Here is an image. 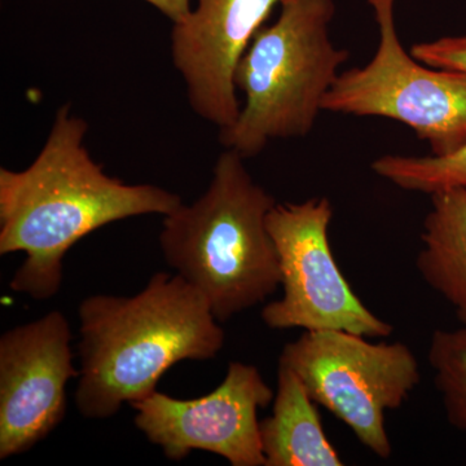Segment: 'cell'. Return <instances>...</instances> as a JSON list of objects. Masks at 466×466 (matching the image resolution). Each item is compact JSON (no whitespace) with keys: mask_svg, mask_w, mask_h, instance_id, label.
<instances>
[{"mask_svg":"<svg viewBox=\"0 0 466 466\" xmlns=\"http://www.w3.org/2000/svg\"><path fill=\"white\" fill-rule=\"evenodd\" d=\"M87 131L66 104L29 167H0V254L25 253L9 288L34 299L56 296L64 257L85 236L127 218L168 216L183 204L161 187L104 173L86 149Z\"/></svg>","mask_w":466,"mask_h":466,"instance_id":"1","label":"cell"},{"mask_svg":"<svg viewBox=\"0 0 466 466\" xmlns=\"http://www.w3.org/2000/svg\"><path fill=\"white\" fill-rule=\"evenodd\" d=\"M81 370L75 394L85 419L106 420L153 394L183 360H208L226 333L208 299L179 275L157 272L131 297L95 294L78 308Z\"/></svg>","mask_w":466,"mask_h":466,"instance_id":"2","label":"cell"},{"mask_svg":"<svg viewBox=\"0 0 466 466\" xmlns=\"http://www.w3.org/2000/svg\"><path fill=\"white\" fill-rule=\"evenodd\" d=\"M278 204L232 149L218 157L207 191L164 217L162 256L208 299L219 323L265 302L280 287L267 217Z\"/></svg>","mask_w":466,"mask_h":466,"instance_id":"3","label":"cell"},{"mask_svg":"<svg viewBox=\"0 0 466 466\" xmlns=\"http://www.w3.org/2000/svg\"><path fill=\"white\" fill-rule=\"evenodd\" d=\"M333 0H291L278 20L262 26L235 70L245 104L219 142L242 158L256 157L274 140L308 137L350 52L334 46Z\"/></svg>","mask_w":466,"mask_h":466,"instance_id":"4","label":"cell"},{"mask_svg":"<svg viewBox=\"0 0 466 466\" xmlns=\"http://www.w3.org/2000/svg\"><path fill=\"white\" fill-rule=\"evenodd\" d=\"M366 339L346 330H305L284 346L279 366L297 375L309 398L348 425L363 446L389 459L386 410L406 403L421 373L406 343Z\"/></svg>","mask_w":466,"mask_h":466,"instance_id":"5","label":"cell"},{"mask_svg":"<svg viewBox=\"0 0 466 466\" xmlns=\"http://www.w3.org/2000/svg\"><path fill=\"white\" fill-rule=\"evenodd\" d=\"M375 11L379 46L364 66L339 73L324 112L382 116L401 122L447 156L466 144V75L420 63L401 45L395 0H368Z\"/></svg>","mask_w":466,"mask_h":466,"instance_id":"6","label":"cell"},{"mask_svg":"<svg viewBox=\"0 0 466 466\" xmlns=\"http://www.w3.org/2000/svg\"><path fill=\"white\" fill-rule=\"evenodd\" d=\"M332 218L327 198L278 202L269 211L267 227L278 250L283 297L262 309L263 323L271 329L389 337L392 325L359 299L334 259L328 235Z\"/></svg>","mask_w":466,"mask_h":466,"instance_id":"7","label":"cell"},{"mask_svg":"<svg viewBox=\"0 0 466 466\" xmlns=\"http://www.w3.org/2000/svg\"><path fill=\"white\" fill-rule=\"evenodd\" d=\"M274 397L258 368L232 361L223 382L205 397L183 400L156 390L131 406L137 428L173 461L205 451L232 466H266L258 410Z\"/></svg>","mask_w":466,"mask_h":466,"instance_id":"8","label":"cell"},{"mask_svg":"<svg viewBox=\"0 0 466 466\" xmlns=\"http://www.w3.org/2000/svg\"><path fill=\"white\" fill-rule=\"evenodd\" d=\"M72 337L60 311L0 337V460L32 450L66 417V385L79 376Z\"/></svg>","mask_w":466,"mask_h":466,"instance_id":"9","label":"cell"},{"mask_svg":"<svg viewBox=\"0 0 466 466\" xmlns=\"http://www.w3.org/2000/svg\"><path fill=\"white\" fill-rule=\"evenodd\" d=\"M291 0H198L171 30V58L187 86L189 106L219 130L241 112L235 70L276 5Z\"/></svg>","mask_w":466,"mask_h":466,"instance_id":"10","label":"cell"},{"mask_svg":"<svg viewBox=\"0 0 466 466\" xmlns=\"http://www.w3.org/2000/svg\"><path fill=\"white\" fill-rule=\"evenodd\" d=\"M318 404L288 368L278 367L271 416L260 421L266 466H342L325 434Z\"/></svg>","mask_w":466,"mask_h":466,"instance_id":"11","label":"cell"},{"mask_svg":"<svg viewBox=\"0 0 466 466\" xmlns=\"http://www.w3.org/2000/svg\"><path fill=\"white\" fill-rule=\"evenodd\" d=\"M431 198L416 267L466 325V188L444 189Z\"/></svg>","mask_w":466,"mask_h":466,"instance_id":"12","label":"cell"},{"mask_svg":"<svg viewBox=\"0 0 466 466\" xmlns=\"http://www.w3.org/2000/svg\"><path fill=\"white\" fill-rule=\"evenodd\" d=\"M370 168L404 191L433 195L444 189L466 188V144L447 156H382Z\"/></svg>","mask_w":466,"mask_h":466,"instance_id":"13","label":"cell"},{"mask_svg":"<svg viewBox=\"0 0 466 466\" xmlns=\"http://www.w3.org/2000/svg\"><path fill=\"white\" fill-rule=\"evenodd\" d=\"M428 361L441 392L447 420L466 433V325L455 330H435Z\"/></svg>","mask_w":466,"mask_h":466,"instance_id":"14","label":"cell"},{"mask_svg":"<svg viewBox=\"0 0 466 466\" xmlns=\"http://www.w3.org/2000/svg\"><path fill=\"white\" fill-rule=\"evenodd\" d=\"M410 52L425 66L466 75V35L443 36L433 42L416 43Z\"/></svg>","mask_w":466,"mask_h":466,"instance_id":"15","label":"cell"},{"mask_svg":"<svg viewBox=\"0 0 466 466\" xmlns=\"http://www.w3.org/2000/svg\"><path fill=\"white\" fill-rule=\"evenodd\" d=\"M158 9L173 24L180 23L191 14L189 0H144Z\"/></svg>","mask_w":466,"mask_h":466,"instance_id":"16","label":"cell"}]
</instances>
